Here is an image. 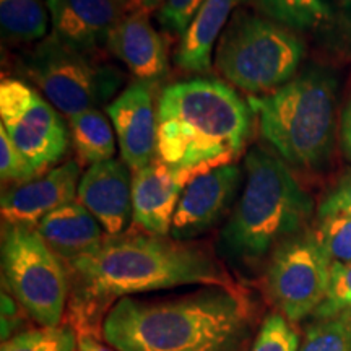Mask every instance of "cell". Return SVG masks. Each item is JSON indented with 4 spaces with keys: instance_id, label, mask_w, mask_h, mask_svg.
<instances>
[{
    "instance_id": "1",
    "label": "cell",
    "mask_w": 351,
    "mask_h": 351,
    "mask_svg": "<svg viewBox=\"0 0 351 351\" xmlns=\"http://www.w3.org/2000/svg\"><path fill=\"white\" fill-rule=\"evenodd\" d=\"M78 320L140 293L186 285L238 288L223 265L195 245L155 234L106 236L98 247L70 261Z\"/></svg>"
},
{
    "instance_id": "2",
    "label": "cell",
    "mask_w": 351,
    "mask_h": 351,
    "mask_svg": "<svg viewBox=\"0 0 351 351\" xmlns=\"http://www.w3.org/2000/svg\"><path fill=\"white\" fill-rule=\"evenodd\" d=\"M252 311L239 288L207 287L169 300L122 298L103 320L116 351H244Z\"/></svg>"
},
{
    "instance_id": "3",
    "label": "cell",
    "mask_w": 351,
    "mask_h": 351,
    "mask_svg": "<svg viewBox=\"0 0 351 351\" xmlns=\"http://www.w3.org/2000/svg\"><path fill=\"white\" fill-rule=\"evenodd\" d=\"M252 114L251 103L221 80L173 83L156 103V158L184 184L234 165L251 138Z\"/></svg>"
},
{
    "instance_id": "4",
    "label": "cell",
    "mask_w": 351,
    "mask_h": 351,
    "mask_svg": "<svg viewBox=\"0 0 351 351\" xmlns=\"http://www.w3.org/2000/svg\"><path fill=\"white\" fill-rule=\"evenodd\" d=\"M244 169V191L219 234V252L236 265H256L302 230L314 204L288 166L263 148L247 153Z\"/></svg>"
},
{
    "instance_id": "5",
    "label": "cell",
    "mask_w": 351,
    "mask_h": 351,
    "mask_svg": "<svg viewBox=\"0 0 351 351\" xmlns=\"http://www.w3.org/2000/svg\"><path fill=\"white\" fill-rule=\"evenodd\" d=\"M262 138L289 165L319 169L335 138L337 85L330 73L311 70L251 101Z\"/></svg>"
},
{
    "instance_id": "6",
    "label": "cell",
    "mask_w": 351,
    "mask_h": 351,
    "mask_svg": "<svg viewBox=\"0 0 351 351\" xmlns=\"http://www.w3.org/2000/svg\"><path fill=\"white\" fill-rule=\"evenodd\" d=\"M304 44L283 25L234 12L217 43L218 72L241 91L265 96L295 78Z\"/></svg>"
},
{
    "instance_id": "7",
    "label": "cell",
    "mask_w": 351,
    "mask_h": 351,
    "mask_svg": "<svg viewBox=\"0 0 351 351\" xmlns=\"http://www.w3.org/2000/svg\"><path fill=\"white\" fill-rule=\"evenodd\" d=\"M2 275L29 317L46 327L59 326L69 296V276L36 228L3 223Z\"/></svg>"
},
{
    "instance_id": "8",
    "label": "cell",
    "mask_w": 351,
    "mask_h": 351,
    "mask_svg": "<svg viewBox=\"0 0 351 351\" xmlns=\"http://www.w3.org/2000/svg\"><path fill=\"white\" fill-rule=\"evenodd\" d=\"M23 70L44 98L69 119L98 109L122 85L116 69L95 62L54 34L44 38L25 57Z\"/></svg>"
},
{
    "instance_id": "9",
    "label": "cell",
    "mask_w": 351,
    "mask_h": 351,
    "mask_svg": "<svg viewBox=\"0 0 351 351\" xmlns=\"http://www.w3.org/2000/svg\"><path fill=\"white\" fill-rule=\"evenodd\" d=\"M332 262L313 232H298L271 252L267 288L289 322H300L326 300Z\"/></svg>"
},
{
    "instance_id": "10",
    "label": "cell",
    "mask_w": 351,
    "mask_h": 351,
    "mask_svg": "<svg viewBox=\"0 0 351 351\" xmlns=\"http://www.w3.org/2000/svg\"><path fill=\"white\" fill-rule=\"evenodd\" d=\"M0 119L8 137L39 176L65 156L69 129L57 109L38 90L16 78L0 85Z\"/></svg>"
},
{
    "instance_id": "11",
    "label": "cell",
    "mask_w": 351,
    "mask_h": 351,
    "mask_svg": "<svg viewBox=\"0 0 351 351\" xmlns=\"http://www.w3.org/2000/svg\"><path fill=\"white\" fill-rule=\"evenodd\" d=\"M243 182V169L228 165L197 176L186 184L176 208L171 234L174 239L197 238L228 213Z\"/></svg>"
},
{
    "instance_id": "12",
    "label": "cell",
    "mask_w": 351,
    "mask_h": 351,
    "mask_svg": "<svg viewBox=\"0 0 351 351\" xmlns=\"http://www.w3.org/2000/svg\"><path fill=\"white\" fill-rule=\"evenodd\" d=\"M122 161L130 171L150 165L156 155V108L148 83L135 82L106 108Z\"/></svg>"
},
{
    "instance_id": "13",
    "label": "cell",
    "mask_w": 351,
    "mask_h": 351,
    "mask_svg": "<svg viewBox=\"0 0 351 351\" xmlns=\"http://www.w3.org/2000/svg\"><path fill=\"white\" fill-rule=\"evenodd\" d=\"M80 179V165L67 161L33 181L8 189L0 200L3 223L36 228L46 215L75 202Z\"/></svg>"
},
{
    "instance_id": "14",
    "label": "cell",
    "mask_w": 351,
    "mask_h": 351,
    "mask_svg": "<svg viewBox=\"0 0 351 351\" xmlns=\"http://www.w3.org/2000/svg\"><path fill=\"white\" fill-rule=\"evenodd\" d=\"M134 178L124 161L112 160L90 166L78 184L77 202L98 219L108 236H119L134 218Z\"/></svg>"
},
{
    "instance_id": "15",
    "label": "cell",
    "mask_w": 351,
    "mask_h": 351,
    "mask_svg": "<svg viewBox=\"0 0 351 351\" xmlns=\"http://www.w3.org/2000/svg\"><path fill=\"white\" fill-rule=\"evenodd\" d=\"M52 34L73 49L95 52L109 41L127 0H46Z\"/></svg>"
},
{
    "instance_id": "16",
    "label": "cell",
    "mask_w": 351,
    "mask_h": 351,
    "mask_svg": "<svg viewBox=\"0 0 351 351\" xmlns=\"http://www.w3.org/2000/svg\"><path fill=\"white\" fill-rule=\"evenodd\" d=\"M108 47L124 62L137 82L161 80L169 70L166 41L152 25L148 12L135 3L127 8L114 28Z\"/></svg>"
},
{
    "instance_id": "17",
    "label": "cell",
    "mask_w": 351,
    "mask_h": 351,
    "mask_svg": "<svg viewBox=\"0 0 351 351\" xmlns=\"http://www.w3.org/2000/svg\"><path fill=\"white\" fill-rule=\"evenodd\" d=\"M184 187L181 176L155 156L134 174L132 221L148 234L168 236Z\"/></svg>"
},
{
    "instance_id": "18",
    "label": "cell",
    "mask_w": 351,
    "mask_h": 351,
    "mask_svg": "<svg viewBox=\"0 0 351 351\" xmlns=\"http://www.w3.org/2000/svg\"><path fill=\"white\" fill-rule=\"evenodd\" d=\"M36 230L46 244L64 261H75L103 243V226L78 202L46 215Z\"/></svg>"
},
{
    "instance_id": "19",
    "label": "cell",
    "mask_w": 351,
    "mask_h": 351,
    "mask_svg": "<svg viewBox=\"0 0 351 351\" xmlns=\"http://www.w3.org/2000/svg\"><path fill=\"white\" fill-rule=\"evenodd\" d=\"M245 0H204L194 21L181 38L176 64L186 72L207 73L212 69V52L221 33Z\"/></svg>"
},
{
    "instance_id": "20",
    "label": "cell",
    "mask_w": 351,
    "mask_h": 351,
    "mask_svg": "<svg viewBox=\"0 0 351 351\" xmlns=\"http://www.w3.org/2000/svg\"><path fill=\"white\" fill-rule=\"evenodd\" d=\"M70 138L77 163L93 166L112 160L116 153V134L108 117L99 109H91L70 117Z\"/></svg>"
},
{
    "instance_id": "21",
    "label": "cell",
    "mask_w": 351,
    "mask_h": 351,
    "mask_svg": "<svg viewBox=\"0 0 351 351\" xmlns=\"http://www.w3.org/2000/svg\"><path fill=\"white\" fill-rule=\"evenodd\" d=\"M0 26L3 38L10 41H43L49 16L41 0H0Z\"/></svg>"
},
{
    "instance_id": "22",
    "label": "cell",
    "mask_w": 351,
    "mask_h": 351,
    "mask_svg": "<svg viewBox=\"0 0 351 351\" xmlns=\"http://www.w3.org/2000/svg\"><path fill=\"white\" fill-rule=\"evenodd\" d=\"M258 3L276 23L295 29L315 28L332 10V0H258Z\"/></svg>"
},
{
    "instance_id": "23",
    "label": "cell",
    "mask_w": 351,
    "mask_h": 351,
    "mask_svg": "<svg viewBox=\"0 0 351 351\" xmlns=\"http://www.w3.org/2000/svg\"><path fill=\"white\" fill-rule=\"evenodd\" d=\"M77 333L72 327L54 326L32 328L12 335L0 351H77Z\"/></svg>"
},
{
    "instance_id": "24",
    "label": "cell",
    "mask_w": 351,
    "mask_h": 351,
    "mask_svg": "<svg viewBox=\"0 0 351 351\" xmlns=\"http://www.w3.org/2000/svg\"><path fill=\"white\" fill-rule=\"evenodd\" d=\"M300 351H351V320L343 314L317 320L306 330Z\"/></svg>"
},
{
    "instance_id": "25",
    "label": "cell",
    "mask_w": 351,
    "mask_h": 351,
    "mask_svg": "<svg viewBox=\"0 0 351 351\" xmlns=\"http://www.w3.org/2000/svg\"><path fill=\"white\" fill-rule=\"evenodd\" d=\"M314 234L332 263H351V215L322 218Z\"/></svg>"
},
{
    "instance_id": "26",
    "label": "cell",
    "mask_w": 351,
    "mask_h": 351,
    "mask_svg": "<svg viewBox=\"0 0 351 351\" xmlns=\"http://www.w3.org/2000/svg\"><path fill=\"white\" fill-rule=\"evenodd\" d=\"M351 309V263H332L330 283L326 300L315 313V319H330Z\"/></svg>"
},
{
    "instance_id": "27",
    "label": "cell",
    "mask_w": 351,
    "mask_h": 351,
    "mask_svg": "<svg viewBox=\"0 0 351 351\" xmlns=\"http://www.w3.org/2000/svg\"><path fill=\"white\" fill-rule=\"evenodd\" d=\"M0 176L3 184H13V187L39 178L38 171L16 148L2 125H0Z\"/></svg>"
},
{
    "instance_id": "28",
    "label": "cell",
    "mask_w": 351,
    "mask_h": 351,
    "mask_svg": "<svg viewBox=\"0 0 351 351\" xmlns=\"http://www.w3.org/2000/svg\"><path fill=\"white\" fill-rule=\"evenodd\" d=\"M251 351H300V339L283 315L270 314L263 320Z\"/></svg>"
},
{
    "instance_id": "29",
    "label": "cell",
    "mask_w": 351,
    "mask_h": 351,
    "mask_svg": "<svg viewBox=\"0 0 351 351\" xmlns=\"http://www.w3.org/2000/svg\"><path fill=\"white\" fill-rule=\"evenodd\" d=\"M204 0H165L158 10V21L166 29L184 36L194 21Z\"/></svg>"
},
{
    "instance_id": "30",
    "label": "cell",
    "mask_w": 351,
    "mask_h": 351,
    "mask_svg": "<svg viewBox=\"0 0 351 351\" xmlns=\"http://www.w3.org/2000/svg\"><path fill=\"white\" fill-rule=\"evenodd\" d=\"M330 215H351V171L340 179L320 204L319 217L326 218Z\"/></svg>"
},
{
    "instance_id": "31",
    "label": "cell",
    "mask_w": 351,
    "mask_h": 351,
    "mask_svg": "<svg viewBox=\"0 0 351 351\" xmlns=\"http://www.w3.org/2000/svg\"><path fill=\"white\" fill-rule=\"evenodd\" d=\"M19 322V309H16L15 301L12 296L2 293V337L3 341L12 337L13 327Z\"/></svg>"
},
{
    "instance_id": "32",
    "label": "cell",
    "mask_w": 351,
    "mask_h": 351,
    "mask_svg": "<svg viewBox=\"0 0 351 351\" xmlns=\"http://www.w3.org/2000/svg\"><path fill=\"white\" fill-rule=\"evenodd\" d=\"M340 138H341V148L348 160H351V99L346 106L343 117H341V130H340Z\"/></svg>"
},
{
    "instance_id": "33",
    "label": "cell",
    "mask_w": 351,
    "mask_h": 351,
    "mask_svg": "<svg viewBox=\"0 0 351 351\" xmlns=\"http://www.w3.org/2000/svg\"><path fill=\"white\" fill-rule=\"evenodd\" d=\"M78 351H112L106 348L104 345H101L99 341H96L93 337L90 335H82L78 339Z\"/></svg>"
},
{
    "instance_id": "34",
    "label": "cell",
    "mask_w": 351,
    "mask_h": 351,
    "mask_svg": "<svg viewBox=\"0 0 351 351\" xmlns=\"http://www.w3.org/2000/svg\"><path fill=\"white\" fill-rule=\"evenodd\" d=\"M165 0H134V3L143 10H147L148 13L156 10V8H161Z\"/></svg>"
},
{
    "instance_id": "35",
    "label": "cell",
    "mask_w": 351,
    "mask_h": 351,
    "mask_svg": "<svg viewBox=\"0 0 351 351\" xmlns=\"http://www.w3.org/2000/svg\"><path fill=\"white\" fill-rule=\"evenodd\" d=\"M343 315H346V317H348L350 320H351V309H348V311H345V313H341Z\"/></svg>"
}]
</instances>
